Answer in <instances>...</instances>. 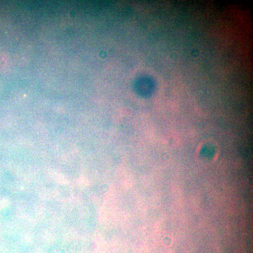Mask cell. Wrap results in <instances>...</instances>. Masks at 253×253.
I'll list each match as a JSON object with an SVG mask.
<instances>
[{
	"mask_svg": "<svg viewBox=\"0 0 253 253\" xmlns=\"http://www.w3.org/2000/svg\"><path fill=\"white\" fill-rule=\"evenodd\" d=\"M216 152V148L214 145L211 144H204L200 151L201 156L204 158L211 159L212 158Z\"/></svg>",
	"mask_w": 253,
	"mask_h": 253,
	"instance_id": "1",
	"label": "cell"
},
{
	"mask_svg": "<svg viewBox=\"0 0 253 253\" xmlns=\"http://www.w3.org/2000/svg\"><path fill=\"white\" fill-rule=\"evenodd\" d=\"M179 55L178 53L174 52L171 53L169 55V59L172 61H177L179 60Z\"/></svg>",
	"mask_w": 253,
	"mask_h": 253,
	"instance_id": "2",
	"label": "cell"
},
{
	"mask_svg": "<svg viewBox=\"0 0 253 253\" xmlns=\"http://www.w3.org/2000/svg\"><path fill=\"white\" fill-rule=\"evenodd\" d=\"M190 54L192 58H198L200 55V52L198 49L193 48L191 50L190 52Z\"/></svg>",
	"mask_w": 253,
	"mask_h": 253,
	"instance_id": "3",
	"label": "cell"
}]
</instances>
